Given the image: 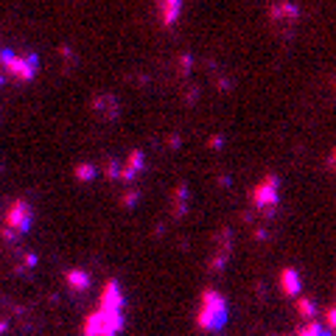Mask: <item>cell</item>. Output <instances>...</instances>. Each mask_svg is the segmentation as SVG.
Instances as JSON below:
<instances>
[{
  "mask_svg": "<svg viewBox=\"0 0 336 336\" xmlns=\"http://www.w3.org/2000/svg\"><path fill=\"white\" fill-rule=\"evenodd\" d=\"M34 224V207L26 199H11L0 216V244L6 247H17L23 236L31 230Z\"/></svg>",
  "mask_w": 336,
  "mask_h": 336,
  "instance_id": "obj_1",
  "label": "cell"
},
{
  "mask_svg": "<svg viewBox=\"0 0 336 336\" xmlns=\"http://www.w3.org/2000/svg\"><path fill=\"white\" fill-rule=\"evenodd\" d=\"M227 317H230V305L227 297L216 289H205L199 300V308H196V328L205 333H219L227 325Z\"/></svg>",
  "mask_w": 336,
  "mask_h": 336,
  "instance_id": "obj_2",
  "label": "cell"
},
{
  "mask_svg": "<svg viewBox=\"0 0 336 336\" xmlns=\"http://www.w3.org/2000/svg\"><path fill=\"white\" fill-rule=\"evenodd\" d=\"M126 325L123 308H104L95 305L84 320V336H118Z\"/></svg>",
  "mask_w": 336,
  "mask_h": 336,
  "instance_id": "obj_3",
  "label": "cell"
},
{
  "mask_svg": "<svg viewBox=\"0 0 336 336\" xmlns=\"http://www.w3.org/2000/svg\"><path fill=\"white\" fill-rule=\"evenodd\" d=\"M249 202L261 216L272 219V216L278 213V207H280V179H278V174H266V179H261L258 185H252Z\"/></svg>",
  "mask_w": 336,
  "mask_h": 336,
  "instance_id": "obj_4",
  "label": "cell"
},
{
  "mask_svg": "<svg viewBox=\"0 0 336 336\" xmlns=\"http://www.w3.org/2000/svg\"><path fill=\"white\" fill-rule=\"evenodd\" d=\"M0 70L6 73V79H14L20 84H31L37 70H39V62H37L34 53L20 56V53H11V51H0Z\"/></svg>",
  "mask_w": 336,
  "mask_h": 336,
  "instance_id": "obj_5",
  "label": "cell"
},
{
  "mask_svg": "<svg viewBox=\"0 0 336 336\" xmlns=\"http://www.w3.org/2000/svg\"><path fill=\"white\" fill-rule=\"evenodd\" d=\"M95 305H104V308H123L126 300H123L121 283H118V280H107L104 289H101V294H98V303H95Z\"/></svg>",
  "mask_w": 336,
  "mask_h": 336,
  "instance_id": "obj_6",
  "label": "cell"
},
{
  "mask_svg": "<svg viewBox=\"0 0 336 336\" xmlns=\"http://www.w3.org/2000/svg\"><path fill=\"white\" fill-rule=\"evenodd\" d=\"M280 291L286 294V297H300L303 294V278H300V272L297 269H291V266H286V269H280Z\"/></svg>",
  "mask_w": 336,
  "mask_h": 336,
  "instance_id": "obj_7",
  "label": "cell"
},
{
  "mask_svg": "<svg viewBox=\"0 0 336 336\" xmlns=\"http://www.w3.org/2000/svg\"><path fill=\"white\" fill-rule=\"evenodd\" d=\"M185 0H157V9H160V20H163L165 28H171L174 23L179 20V9H182Z\"/></svg>",
  "mask_w": 336,
  "mask_h": 336,
  "instance_id": "obj_8",
  "label": "cell"
},
{
  "mask_svg": "<svg viewBox=\"0 0 336 336\" xmlns=\"http://www.w3.org/2000/svg\"><path fill=\"white\" fill-rule=\"evenodd\" d=\"M269 17H272V20L294 23V20H300V9H297L294 3H286V0H280V3H275L272 9H269Z\"/></svg>",
  "mask_w": 336,
  "mask_h": 336,
  "instance_id": "obj_9",
  "label": "cell"
},
{
  "mask_svg": "<svg viewBox=\"0 0 336 336\" xmlns=\"http://www.w3.org/2000/svg\"><path fill=\"white\" fill-rule=\"evenodd\" d=\"M65 280H68V289L73 294H84L90 289V275L84 272V269H70V272L65 275Z\"/></svg>",
  "mask_w": 336,
  "mask_h": 336,
  "instance_id": "obj_10",
  "label": "cell"
},
{
  "mask_svg": "<svg viewBox=\"0 0 336 336\" xmlns=\"http://www.w3.org/2000/svg\"><path fill=\"white\" fill-rule=\"evenodd\" d=\"M294 311H297V317L300 320H317V305H314V300H308L305 294H300V297H294Z\"/></svg>",
  "mask_w": 336,
  "mask_h": 336,
  "instance_id": "obj_11",
  "label": "cell"
},
{
  "mask_svg": "<svg viewBox=\"0 0 336 336\" xmlns=\"http://www.w3.org/2000/svg\"><path fill=\"white\" fill-rule=\"evenodd\" d=\"M291 336H333V331H325L322 322H317V320H305Z\"/></svg>",
  "mask_w": 336,
  "mask_h": 336,
  "instance_id": "obj_12",
  "label": "cell"
},
{
  "mask_svg": "<svg viewBox=\"0 0 336 336\" xmlns=\"http://www.w3.org/2000/svg\"><path fill=\"white\" fill-rule=\"evenodd\" d=\"M73 174H76V179H81V182H90V179L98 174V168L90 165V163H79V165L73 168Z\"/></svg>",
  "mask_w": 336,
  "mask_h": 336,
  "instance_id": "obj_13",
  "label": "cell"
},
{
  "mask_svg": "<svg viewBox=\"0 0 336 336\" xmlns=\"http://www.w3.org/2000/svg\"><path fill=\"white\" fill-rule=\"evenodd\" d=\"M185 196H188V188L185 185H177V194H174V199H177V210H174V216H182L185 213Z\"/></svg>",
  "mask_w": 336,
  "mask_h": 336,
  "instance_id": "obj_14",
  "label": "cell"
},
{
  "mask_svg": "<svg viewBox=\"0 0 336 336\" xmlns=\"http://www.w3.org/2000/svg\"><path fill=\"white\" fill-rule=\"evenodd\" d=\"M137 199H140V191L135 188V191H129V194H126V196H121V205H123V207H132V205H135Z\"/></svg>",
  "mask_w": 336,
  "mask_h": 336,
  "instance_id": "obj_15",
  "label": "cell"
},
{
  "mask_svg": "<svg viewBox=\"0 0 336 336\" xmlns=\"http://www.w3.org/2000/svg\"><path fill=\"white\" fill-rule=\"evenodd\" d=\"M6 81H9V79H6V73H3V70H0V87H3Z\"/></svg>",
  "mask_w": 336,
  "mask_h": 336,
  "instance_id": "obj_16",
  "label": "cell"
},
{
  "mask_svg": "<svg viewBox=\"0 0 336 336\" xmlns=\"http://www.w3.org/2000/svg\"><path fill=\"white\" fill-rule=\"evenodd\" d=\"M6 328H9V325H6V322H0V333H3V331H6Z\"/></svg>",
  "mask_w": 336,
  "mask_h": 336,
  "instance_id": "obj_17",
  "label": "cell"
}]
</instances>
